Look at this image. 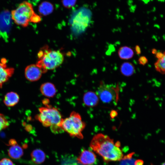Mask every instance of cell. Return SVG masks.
I'll return each mask as SVG.
<instances>
[{"label": "cell", "instance_id": "cell-1", "mask_svg": "<svg viewBox=\"0 0 165 165\" xmlns=\"http://www.w3.org/2000/svg\"><path fill=\"white\" fill-rule=\"evenodd\" d=\"M90 146L106 162L120 161L123 157L119 148L120 143L117 141L115 144L112 139L103 134L99 133L94 136Z\"/></svg>", "mask_w": 165, "mask_h": 165}, {"label": "cell", "instance_id": "cell-2", "mask_svg": "<svg viewBox=\"0 0 165 165\" xmlns=\"http://www.w3.org/2000/svg\"><path fill=\"white\" fill-rule=\"evenodd\" d=\"M37 56L38 61L36 64L43 73L58 67L64 60V56L60 50H52L46 45L40 50Z\"/></svg>", "mask_w": 165, "mask_h": 165}, {"label": "cell", "instance_id": "cell-3", "mask_svg": "<svg viewBox=\"0 0 165 165\" xmlns=\"http://www.w3.org/2000/svg\"><path fill=\"white\" fill-rule=\"evenodd\" d=\"M39 111L36 119L44 126L50 127L53 132L63 130L61 124L63 119L57 109L46 105V106L40 108Z\"/></svg>", "mask_w": 165, "mask_h": 165}, {"label": "cell", "instance_id": "cell-4", "mask_svg": "<svg viewBox=\"0 0 165 165\" xmlns=\"http://www.w3.org/2000/svg\"><path fill=\"white\" fill-rule=\"evenodd\" d=\"M85 126L80 115L74 111L72 112L68 117L63 119L61 124L63 130L72 136L80 138H83L82 132Z\"/></svg>", "mask_w": 165, "mask_h": 165}, {"label": "cell", "instance_id": "cell-5", "mask_svg": "<svg viewBox=\"0 0 165 165\" xmlns=\"http://www.w3.org/2000/svg\"><path fill=\"white\" fill-rule=\"evenodd\" d=\"M12 20L17 24L27 27L31 22L32 16L35 14L32 5L24 1L21 3L11 13Z\"/></svg>", "mask_w": 165, "mask_h": 165}, {"label": "cell", "instance_id": "cell-6", "mask_svg": "<svg viewBox=\"0 0 165 165\" xmlns=\"http://www.w3.org/2000/svg\"><path fill=\"white\" fill-rule=\"evenodd\" d=\"M119 90L118 87H114L101 82L98 87L97 94L102 102L109 103L114 100H117Z\"/></svg>", "mask_w": 165, "mask_h": 165}, {"label": "cell", "instance_id": "cell-7", "mask_svg": "<svg viewBox=\"0 0 165 165\" xmlns=\"http://www.w3.org/2000/svg\"><path fill=\"white\" fill-rule=\"evenodd\" d=\"M11 14L8 10L0 13V37L7 42L12 26Z\"/></svg>", "mask_w": 165, "mask_h": 165}, {"label": "cell", "instance_id": "cell-8", "mask_svg": "<svg viewBox=\"0 0 165 165\" xmlns=\"http://www.w3.org/2000/svg\"><path fill=\"white\" fill-rule=\"evenodd\" d=\"M43 73L42 69L36 64L28 66L24 71L25 78L31 82L36 81L39 80Z\"/></svg>", "mask_w": 165, "mask_h": 165}, {"label": "cell", "instance_id": "cell-9", "mask_svg": "<svg viewBox=\"0 0 165 165\" xmlns=\"http://www.w3.org/2000/svg\"><path fill=\"white\" fill-rule=\"evenodd\" d=\"M6 60L2 59L0 63V88L12 76L14 72L13 68L8 67L6 64Z\"/></svg>", "mask_w": 165, "mask_h": 165}, {"label": "cell", "instance_id": "cell-10", "mask_svg": "<svg viewBox=\"0 0 165 165\" xmlns=\"http://www.w3.org/2000/svg\"><path fill=\"white\" fill-rule=\"evenodd\" d=\"M97 160L96 156L92 151L83 149L77 159L78 163L82 165H92Z\"/></svg>", "mask_w": 165, "mask_h": 165}, {"label": "cell", "instance_id": "cell-11", "mask_svg": "<svg viewBox=\"0 0 165 165\" xmlns=\"http://www.w3.org/2000/svg\"><path fill=\"white\" fill-rule=\"evenodd\" d=\"M83 101L87 106L93 107L96 106L99 102V98L97 94L92 91H89L84 94Z\"/></svg>", "mask_w": 165, "mask_h": 165}, {"label": "cell", "instance_id": "cell-12", "mask_svg": "<svg viewBox=\"0 0 165 165\" xmlns=\"http://www.w3.org/2000/svg\"><path fill=\"white\" fill-rule=\"evenodd\" d=\"M20 100L19 96L16 92H10L7 93L5 96L3 102L9 107H13L16 105Z\"/></svg>", "mask_w": 165, "mask_h": 165}, {"label": "cell", "instance_id": "cell-13", "mask_svg": "<svg viewBox=\"0 0 165 165\" xmlns=\"http://www.w3.org/2000/svg\"><path fill=\"white\" fill-rule=\"evenodd\" d=\"M40 90L43 95L49 97H53L56 93L55 86L50 82H46L42 84L40 86Z\"/></svg>", "mask_w": 165, "mask_h": 165}, {"label": "cell", "instance_id": "cell-14", "mask_svg": "<svg viewBox=\"0 0 165 165\" xmlns=\"http://www.w3.org/2000/svg\"><path fill=\"white\" fill-rule=\"evenodd\" d=\"M118 54L120 59L123 60H128L133 57L134 52L130 47L124 46L119 48L118 50Z\"/></svg>", "mask_w": 165, "mask_h": 165}, {"label": "cell", "instance_id": "cell-15", "mask_svg": "<svg viewBox=\"0 0 165 165\" xmlns=\"http://www.w3.org/2000/svg\"><path fill=\"white\" fill-rule=\"evenodd\" d=\"M24 153L22 147L18 145L17 143L12 145L8 151L9 156L14 159H18L21 157Z\"/></svg>", "mask_w": 165, "mask_h": 165}, {"label": "cell", "instance_id": "cell-16", "mask_svg": "<svg viewBox=\"0 0 165 165\" xmlns=\"http://www.w3.org/2000/svg\"><path fill=\"white\" fill-rule=\"evenodd\" d=\"M32 161L37 164L43 163L46 158V155L42 150L37 149L33 151L31 154Z\"/></svg>", "mask_w": 165, "mask_h": 165}, {"label": "cell", "instance_id": "cell-17", "mask_svg": "<svg viewBox=\"0 0 165 165\" xmlns=\"http://www.w3.org/2000/svg\"><path fill=\"white\" fill-rule=\"evenodd\" d=\"M120 71L122 75L126 76H130L135 72V67L134 65L130 62H125L121 65Z\"/></svg>", "mask_w": 165, "mask_h": 165}, {"label": "cell", "instance_id": "cell-18", "mask_svg": "<svg viewBox=\"0 0 165 165\" xmlns=\"http://www.w3.org/2000/svg\"><path fill=\"white\" fill-rule=\"evenodd\" d=\"M53 5L50 2L45 1L42 2L39 6L38 11L40 14L46 16L51 13L53 10Z\"/></svg>", "mask_w": 165, "mask_h": 165}, {"label": "cell", "instance_id": "cell-19", "mask_svg": "<svg viewBox=\"0 0 165 165\" xmlns=\"http://www.w3.org/2000/svg\"><path fill=\"white\" fill-rule=\"evenodd\" d=\"M163 57L158 60L154 64L156 70L162 74H165V51Z\"/></svg>", "mask_w": 165, "mask_h": 165}, {"label": "cell", "instance_id": "cell-20", "mask_svg": "<svg viewBox=\"0 0 165 165\" xmlns=\"http://www.w3.org/2000/svg\"><path fill=\"white\" fill-rule=\"evenodd\" d=\"M134 153H131L125 156L123 158L120 165H134V160L132 157Z\"/></svg>", "mask_w": 165, "mask_h": 165}, {"label": "cell", "instance_id": "cell-21", "mask_svg": "<svg viewBox=\"0 0 165 165\" xmlns=\"http://www.w3.org/2000/svg\"><path fill=\"white\" fill-rule=\"evenodd\" d=\"M9 126V123L7 118L0 112V132L7 128Z\"/></svg>", "mask_w": 165, "mask_h": 165}, {"label": "cell", "instance_id": "cell-22", "mask_svg": "<svg viewBox=\"0 0 165 165\" xmlns=\"http://www.w3.org/2000/svg\"><path fill=\"white\" fill-rule=\"evenodd\" d=\"M76 0H62V3L64 6L68 8H70L75 4Z\"/></svg>", "mask_w": 165, "mask_h": 165}, {"label": "cell", "instance_id": "cell-23", "mask_svg": "<svg viewBox=\"0 0 165 165\" xmlns=\"http://www.w3.org/2000/svg\"><path fill=\"white\" fill-rule=\"evenodd\" d=\"M0 165H14L9 159L4 158L0 161Z\"/></svg>", "mask_w": 165, "mask_h": 165}, {"label": "cell", "instance_id": "cell-24", "mask_svg": "<svg viewBox=\"0 0 165 165\" xmlns=\"http://www.w3.org/2000/svg\"><path fill=\"white\" fill-rule=\"evenodd\" d=\"M147 58L144 56H141L138 59V62L140 65H144L148 62Z\"/></svg>", "mask_w": 165, "mask_h": 165}, {"label": "cell", "instance_id": "cell-25", "mask_svg": "<svg viewBox=\"0 0 165 165\" xmlns=\"http://www.w3.org/2000/svg\"><path fill=\"white\" fill-rule=\"evenodd\" d=\"M41 20L40 16L35 13L32 17L31 22L37 23L41 21Z\"/></svg>", "mask_w": 165, "mask_h": 165}, {"label": "cell", "instance_id": "cell-26", "mask_svg": "<svg viewBox=\"0 0 165 165\" xmlns=\"http://www.w3.org/2000/svg\"><path fill=\"white\" fill-rule=\"evenodd\" d=\"M135 50L136 54L139 55L141 53V49L140 47L138 45H136L135 47Z\"/></svg>", "mask_w": 165, "mask_h": 165}, {"label": "cell", "instance_id": "cell-27", "mask_svg": "<svg viewBox=\"0 0 165 165\" xmlns=\"http://www.w3.org/2000/svg\"><path fill=\"white\" fill-rule=\"evenodd\" d=\"M143 161L141 160H136L134 162V165H143Z\"/></svg>", "mask_w": 165, "mask_h": 165}, {"label": "cell", "instance_id": "cell-28", "mask_svg": "<svg viewBox=\"0 0 165 165\" xmlns=\"http://www.w3.org/2000/svg\"><path fill=\"white\" fill-rule=\"evenodd\" d=\"M163 56V53L161 52H157L156 54V57H157L158 59H160L162 58Z\"/></svg>", "mask_w": 165, "mask_h": 165}, {"label": "cell", "instance_id": "cell-29", "mask_svg": "<svg viewBox=\"0 0 165 165\" xmlns=\"http://www.w3.org/2000/svg\"><path fill=\"white\" fill-rule=\"evenodd\" d=\"M17 144V142L16 141L13 139H10L9 141V145H16Z\"/></svg>", "mask_w": 165, "mask_h": 165}, {"label": "cell", "instance_id": "cell-30", "mask_svg": "<svg viewBox=\"0 0 165 165\" xmlns=\"http://www.w3.org/2000/svg\"><path fill=\"white\" fill-rule=\"evenodd\" d=\"M157 52L156 50L153 49L152 50V53L153 54H156Z\"/></svg>", "mask_w": 165, "mask_h": 165}, {"label": "cell", "instance_id": "cell-31", "mask_svg": "<svg viewBox=\"0 0 165 165\" xmlns=\"http://www.w3.org/2000/svg\"><path fill=\"white\" fill-rule=\"evenodd\" d=\"M161 165H165V163H163Z\"/></svg>", "mask_w": 165, "mask_h": 165}]
</instances>
